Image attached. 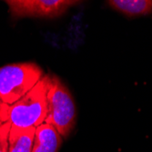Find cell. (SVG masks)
I'll use <instances>...</instances> for the list:
<instances>
[{
    "label": "cell",
    "instance_id": "7",
    "mask_svg": "<svg viewBox=\"0 0 152 152\" xmlns=\"http://www.w3.org/2000/svg\"><path fill=\"white\" fill-rule=\"evenodd\" d=\"M36 129L12 125L8 137V152H32Z\"/></svg>",
    "mask_w": 152,
    "mask_h": 152
},
{
    "label": "cell",
    "instance_id": "5",
    "mask_svg": "<svg viewBox=\"0 0 152 152\" xmlns=\"http://www.w3.org/2000/svg\"><path fill=\"white\" fill-rule=\"evenodd\" d=\"M63 137L53 126L47 123L36 129L32 152H58Z\"/></svg>",
    "mask_w": 152,
    "mask_h": 152
},
{
    "label": "cell",
    "instance_id": "10",
    "mask_svg": "<svg viewBox=\"0 0 152 152\" xmlns=\"http://www.w3.org/2000/svg\"><path fill=\"white\" fill-rule=\"evenodd\" d=\"M1 124H2V122H1V121H0V125H1Z\"/></svg>",
    "mask_w": 152,
    "mask_h": 152
},
{
    "label": "cell",
    "instance_id": "4",
    "mask_svg": "<svg viewBox=\"0 0 152 152\" xmlns=\"http://www.w3.org/2000/svg\"><path fill=\"white\" fill-rule=\"evenodd\" d=\"M5 2L11 16L15 18H58L69 7L80 3L73 0H7Z\"/></svg>",
    "mask_w": 152,
    "mask_h": 152
},
{
    "label": "cell",
    "instance_id": "6",
    "mask_svg": "<svg viewBox=\"0 0 152 152\" xmlns=\"http://www.w3.org/2000/svg\"><path fill=\"white\" fill-rule=\"evenodd\" d=\"M106 3L128 18L148 16L152 13V0H109Z\"/></svg>",
    "mask_w": 152,
    "mask_h": 152
},
{
    "label": "cell",
    "instance_id": "2",
    "mask_svg": "<svg viewBox=\"0 0 152 152\" xmlns=\"http://www.w3.org/2000/svg\"><path fill=\"white\" fill-rule=\"evenodd\" d=\"M32 62L9 64L0 67V99L11 106L28 93L45 76Z\"/></svg>",
    "mask_w": 152,
    "mask_h": 152
},
{
    "label": "cell",
    "instance_id": "3",
    "mask_svg": "<svg viewBox=\"0 0 152 152\" xmlns=\"http://www.w3.org/2000/svg\"><path fill=\"white\" fill-rule=\"evenodd\" d=\"M49 75H45L24 96L9 107L8 121L18 128H37L45 123Z\"/></svg>",
    "mask_w": 152,
    "mask_h": 152
},
{
    "label": "cell",
    "instance_id": "1",
    "mask_svg": "<svg viewBox=\"0 0 152 152\" xmlns=\"http://www.w3.org/2000/svg\"><path fill=\"white\" fill-rule=\"evenodd\" d=\"M47 104L45 123L53 126L62 137H67L76 125V105L70 91L56 76H49Z\"/></svg>",
    "mask_w": 152,
    "mask_h": 152
},
{
    "label": "cell",
    "instance_id": "9",
    "mask_svg": "<svg viewBox=\"0 0 152 152\" xmlns=\"http://www.w3.org/2000/svg\"><path fill=\"white\" fill-rule=\"evenodd\" d=\"M9 105L3 102L0 99V121L2 123L8 121V111H9Z\"/></svg>",
    "mask_w": 152,
    "mask_h": 152
},
{
    "label": "cell",
    "instance_id": "8",
    "mask_svg": "<svg viewBox=\"0 0 152 152\" xmlns=\"http://www.w3.org/2000/svg\"><path fill=\"white\" fill-rule=\"evenodd\" d=\"M12 124L7 121L0 125V152H8V137Z\"/></svg>",
    "mask_w": 152,
    "mask_h": 152
}]
</instances>
